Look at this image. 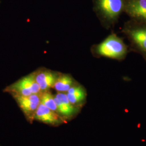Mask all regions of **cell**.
<instances>
[{"mask_svg":"<svg viewBox=\"0 0 146 146\" xmlns=\"http://www.w3.org/2000/svg\"><path fill=\"white\" fill-rule=\"evenodd\" d=\"M41 94H31L29 96L13 95L19 107L29 122L34 121L37 108L41 103Z\"/></svg>","mask_w":146,"mask_h":146,"instance_id":"cell-5","label":"cell"},{"mask_svg":"<svg viewBox=\"0 0 146 146\" xmlns=\"http://www.w3.org/2000/svg\"><path fill=\"white\" fill-rule=\"evenodd\" d=\"M124 12L131 19L146 21V0H125Z\"/></svg>","mask_w":146,"mask_h":146,"instance_id":"cell-9","label":"cell"},{"mask_svg":"<svg viewBox=\"0 0 146 146\" xmlns=\"http://www.w3.org/2000/svg\"><path fill=\"white\" fill-rule=\"evenodd\" d=\"M34 120L52 126H58L67 122L57 113L49 109L41 103L37 108Z\"/></svg>","mask_w":146,"mask_h":146,"instance_id":"cell-7","label":"cell"},{"mask_svg":"<svg viewBox=\"0 0 146 146\" xmlns=\"http://www.w3.org/2000/svg\"><path fill=\"white\" fill-rule=\"evenodd\" d=\"M54 100L57 106L58 114L66 121L72 119L80 110V108L70 102L66 93L58 92L54 96Z\"/></svg>","mask_w":146,"mask_h":146,"instance_id":"cell-6","label":"cell"},{"mask_svg":"<svg viewBox=\"0 0 146 146\" xmlns=\"http://www.w3.org/2000/svg\"><path fill=\"white\" fill-rule=\"evenodd\" d=\"M122 33L129 42V50L141 55L146 61V21L131 19L124 23Z\"/></svg>","mask_w":146,"mask_h":146,"instance_id":"cell-2","label":"cell"},{"mask_svg":"<svg viewBox=\"0 0 146 146\" xmlns=\"http://www.w3.org/2000/svg\"><path fill=\"white\" fill-rule=\"evenodd\" d=\"M5 90L12 95L29 96L42 93L35 80L34 72L19 80L7 87Z\"/></svg>","mask_w":146,"mask_h":146,"instance_id":"cell-4","label":"cell"},{"mask_svg":"<svg viewBox=\"0 0 146 146\" xmlns=\"http://www.w3.org/2000/svg\"><path fill=\"white\" fill-rule=\"evenodd\" d=\"M125 0H94V11L107 29L117 23L125 11Z\"/></svg>","mask_w":146,"mask_h":146,"instance_id":"cell-3","label":"cell"},{"mask_svg":"<svg viewBox=\"0 0 146 146\" xmlns=\"http://www.w3.org/2000/svg\"><path fill=\"white\" fill-rule=\"evenodd\" d=\"M66 94L70 102L78 107L81 108L86 102V90L78 83L69 89Z\"/></svg>","mask_w":146,"mask_h":146,"instance_id":"cell-10","label":"cell"},{"mask_svg":"<svg viewBox=\"0 0 146 146\" xmlns=\"http://www.w3.org/2000/svg\"><path fill=\"white\" fill-rule=\"evenodd\" d=\"M129 50L123 39L114 33H111L99 44L93 45L91 49L95 57L108 58L119 61L125 60Z\"/></svg>","mask_w":146,"mask_h":146,"instance_id":"cell-1","label":"cell"},{"mask_svg":"<svg viewBox=\"0 0 146 146\" xmlns=\"http://www.w3.org/2000/svg\"><path fill=\"white\" fill-rule=\"evenodd\" d=\"M78 82L69 74L60 73L53 88L58 92L67 93L68 90Z\"/></svg>","mask_w":146,"mask_h":146,"instance_id":"cell-11","label":"cell"},{"mask_svg":"<svg viewBox=\"0 0 146 146\" xmlns=\"http://www.w3.org/2000/svg\"><path fill=\"white\" fill-rule=\"evenodd\" d=\"M41 103L49 109L58 113L57 106L54 100V95H53L49 90L41 93Z\"/></svg>","mask_w":146,"mask_h":146,"instance_id":"cell-12","label":"cell"},{"mask_svg":"<svg viewBox=\"0 0 146 146\" xmlns=\"http://www.w3.org/2000/svg\"><path fill=\"white\" fill-rule=\"evenodd\" d=\"M35 78L42 92L48 91L54 87L60 73L45 68L34 72Z\"/></svg>","mask_w":146,"mask_h":146,"instance_id":"cell-8","label":"cell"}]
</instances>
